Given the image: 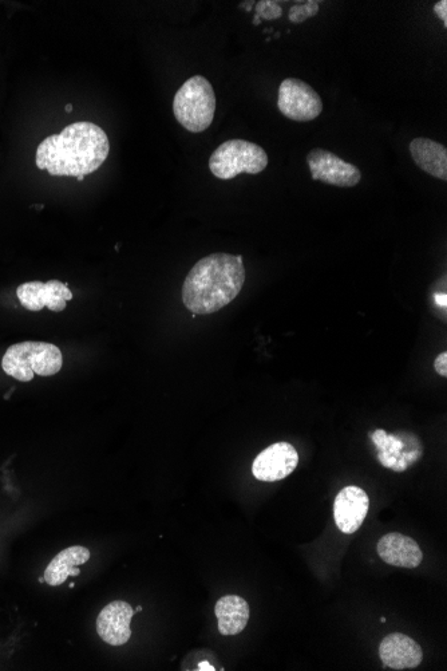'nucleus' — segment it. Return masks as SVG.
<instances>
[{
  "label": "nucleus",
  "mask_w": 447,
  "mask_h": 671,
  "mask_svg": "<svg viewBox=\"0 0 447 671\" xmlns=\"http://www.w3.org/2000/svg\"><path fill=\"white\" fill-rule=\"evenodd\" d=\"M108 134L93 122H74L39 144L35 164L55 177L87 176L108 159Z\"/></svg>",
  "instance_id": "nucleus-1"
},
{
  "label": "nucleus",
  "mask_w": 447,
  "mask_h": 671,
  "mask_svg": "<svg viewBox=\"0 0 447 671\" xmlns=\"http://www.w3.org/2000/svg\"><path fill=\"white\" fill-rule=\"evenodd\" d=\"M245 275L243 256L225 252L209 255L185 278L183 303L192 314H215L239 296Z\"/></svg>",
  "instance_id": "nucleus-2"
},
{
  "label": "nucleus",
  "mask_w": 447,
  "mask_h": 671,
  "mask_svg": "<svg viewBox=\"0 0 447 671\" xmlns=\"http://www.w3.org/2000/svg\"><path fill=\"white\" fill-rule=\"evenodd\" d=\"M63 366L59 347L46 342H21L10 346L3 355L2 369L7 376L21 382L34 380L35 374L51 377Z\"/></svg>",
  "instance_id": "nucleus-3"
},
{
  "label": "nucleus",
  "mask_w": 447,
  "mask_h": 671,
  "mask_svg": "<svg viewBox=\"0 0 447 671\" xmlns=\"http://www.w3.org/2000/svg\"><path fill=\"white\" fill-rule=\"evenodd\" d=\"M215 112V90L203 76L189 78L174 96V117L188 132L203 133L212 125Z\"/></svg>",
  "instance_id": "nucleus-4"
},
{
  "label": "nucleus",
  "mask_w": 447,
  "mask_h": 671,
  "mask_svg": "<svg viewBox=\"0 0 447 671\" xmlns=\"http://www.w3.org/2000/svg\"><path fill=\"white\" fill-rule=\"evenodd\" d=\"M267 167L268 155L264 149L245 140L225 141L209 160L212 175L220 180H232L241 173L257 175Z\"/></svg>",
  "instance_id": "nucleus-5"
},
{
  "label": "nucleus",
  "mask_w": 447,
  "mask_h": 671,
  "mask_svg": "<svg viewBox=\"0 0 447 671\" xmlns=\"http://www.w3.org/2000/svg\"><path fill=\"white\" fill-rule=\"evenodd\" d=\"M278 108L288 120L310 122L322 114L323 102L306 82L287 78L279 88Z\"/></svg>",
  "instance_id": "nucleus-6"
},
{
  "label": "nucleus",
  "mask_w": 447,
  "mask_h": 671,
  "mask_svg": "<svg viewBox=\"0 0 447 671\" xmlns=\"http://www.w3.org/2000/svg\"><path fill=\"white\" fill-rule=\"evenodd\" d=\"M312 180L322 181L332 187L352 188L362 180V173L355 165L348 164L326 149H312L307 155Z\"/></svg>",
  "instance_id": "nucleus-7"
},
{
  "label": "nucleus",
  "mask_w": 447,
  "mask_h": 671,
  "mask_svg": "<svg viewBox=\"0 0 447 671\" xmlns=\"http://www.w3.org/2000/svg\"><path fill=\"white\" fill-rule=\"evenodd\" d=\"M299 464L296 449L288 442H276L257 455L252 465L253 476L264 483H275L292 475Z\"/></svg>",
  "instance_id": "nucleus-8"
},
{
  "label": "nucleus",
  "mask_w": 447,
  "mask_h": 671,
  "mask_svg": "<svg viewBox=\"0 0 447 671\" xmlns=\"http://www.w3.org/2000/svg\"><path fill=\"white\" fill-rule=\"evenodd\" d=\"M17 296L26 310L38 313L43 310V307H47L54 313H62L67 307V302L73 299V292L69 290L66 283L50 280L46 283H23L18 287Z\"/></svg>",
  "instance_id": "nucleus-9"
},
{
  "label": "nucleus",
  "mask_w": 447,
  "mask_h": 671,
  "mask_svg": "<svg viewBox=\"0 0 447 671\" xmlns=\"http://www.w3.org/2000/svg\"><path fill=\"white\" fill-rule=\"evenodd\" d=\"M370 499L362 488L350 485L336 496L334 519L339 530L346 535L355 534L369 513Z\"/></svg>",
  "instance_id": "nucleus-10"
},
{
  "label": "nucleus",
  "mask_w": 447,
  "mask_h": 671,
  "mask_svg": "<svg viewBox=\"0 0 447 671\" xmlns=\"http://www.w3.org/2000/svg\"><path fill=\"white\" fill-rule=\"evenodd\" d=\"M134 610L129 603L116 601L102 609L97 618V633L110 646H122L132 637L130 622Z\"/></svg>",
  "instance_id": "nucleus-11"
},
{
  "label": "nucleus",
  "mask_w": 447,
  "mask_h": 671,
  "mask_svg": "<svg viewBox=\"0 0 447 671\" xmlns=\"http://www.w3.org/2000/svg\"><path fill=\"white\" fill-rule=\"evenodd\" d=\"M379 657L389 669H415L422 663L423 651L414 639L395 633L383 638L379 646Z\"/></svg>",
  "instance_id": "nucleus-12"
},
{
  "label": "nucleus",
  "mask_w": 447,
  "mask_h": 671,
  "mask_svg": "<svg viewBox=\"0 0 447 671\" xmlns=\"http://www.w3.org/2000/svg\"><path fill=\"white\" fill-rule=\"evenodd\" d=\"M377 551L379 558L390 566L399 568H417L422 563L423 554L418 543L397 532H391L379 540Z\"/></svg>",
  "instance_id": "nucleus-13"
},
{
  "label": "nucleus",
  "mask_w": 447,
  "mask_h": 671,
  "mask_svg": "<svg viewBox=\"0 0 447 671\" xmlns=\"http://www.w3.org/2000/svg\"><path fill=\"white\" fill-rule=\"evenodd\" d=\"M414 163L435 179L447 180V149L430 138H415L410 142Z\"/></svg>",
  "instance_id": "nucleus-14"
},
{
  "label": "nucleus",
  "mask_w": 447,
  "mask_h": 671,
  "mask_svg": "<svg viewBox=\"0 0 447 671\" xmlns=\"http://www.w3.org/2000/svg\"><path fill=\"white\" fill-rule=\"evenodd\" d=\"M215 615L219 621V631L224 637L240 634L249 621V605L237 595H225L217 601Z\"/></svg>",
  "instance_id": "nucleus-15"
},
{
  "label": "nucleus",
  "mask_w": 447,
  "mask_h": 671,
  "mask_svg": "<svg viewBox=\"0 0 447 671\" xmlns=\"http://www.w3.org/2000/svg\"><path fill=\"white\" fill-rule=\"evenodd\" d=\"M90 551L86 547L74 546L59 552L45 570V582L57 587L65 583L69 576L81 574L78 566L89 562Z\"/></svg>",
  "instance_id": "nucleus-16"
},
{
  "label": "nucleus",
  "mask_w": 447,
  "mask_h": 671,
  "mask_svg": "<svg viewBox=\"0 0 447 671\" xmlns=\"http://www.w3.org/2000/svg\"><path fill=\"white\" fill-rule=\"evenodd\" d=\"M319 2H307L304 5H295L290 9V18L291 22L294 23H303L307 19L314 18L316 14L319 13Z\"/></svg>",
  "instance_id": "nucleus-17"
},
{
  "label": "nucleus",
  "mask_w": 447,
  "mask_h": 671,
  "mask_svg": "<svg viewBox=\"0 0 447 671\" xmlns=\"http://www.w3.org/2000/svg\"><path fill=\"white\" fill-rule=\"evenodd\" d=\"M256 15L264 21H275V19L282 18L283 10L278 2L274 0H260L256 5Z\"/></svg>",
  "instance_id": "nucleus-18"
},
{
  "label": "nucleus",
  "mask_w": 447,
  "mask_h": 671,
  "mask_svg": "<svg viewBox=\"0 0 447 671\" xmlns=\"http://www.w3.org/2000/svg\"><path fill=\"white\" fill-rule=\"evenodd\" d=\"M434 369L437 371V374L439 376L446 378L447 377V353L439 354L437 358H435L434 362Z\"/></svg>",
  "instance_id": "nucleus-19"
},
{
  "label": "nucleus",
  "mask_w": 447,
  "mask_h": 671,
  "mask_svg": "<svg viewBox=\"0 0 447 671\" xmlns=\"http://www.w3.org/2000/svg\"><path fill=\"white\" fill-rule=\"evenodd\" d=\"M434 13L439 19L443 22V25L447 27V2L446 0H441L437 5L434 6Z\"/></svg>",
  "instance_id": "nucleus-20"
},
{
  "label": "nucleus",
  "mask_w": 447,
  "mask_h": 671,
  "mask_svg": "<svg viewBox=\"0 0 447 671\" xmlns=\"http://www.w3.org/2000/svg\"><path fill=\"white\" fill-rule=\"evenodd\" d=\"M71 110H73V105H70V104L67 105V106H66V112H67V113H70Z\"/></svg>",
  "instance_id": "nucleus-21"
},
{
  "label": "nucleus",
  "mask_w": 447,
  "mask_h": 671,
  "mask_svg": "<svg viewBox=\"0 0 447 671\" xmlns=\"http://www.w3.org/2000/svg\"><path fill=\"white\" fill-rule=\"evenodd\" d=\"M138 611H142V607L138 606L136 610H134V614L138 613Z\"/></svg>",
  "instance_id": "nucleus-22"
},
{
  "label": "nucleus",
  "mask_w": 447,
  "mask_h": 671,
  "mask_svg": "<svg viewBox=\"0 0 447 671\" xmlns=\"http://www.w3.org/2000/svg\"><path fill=\"white\" fill-rule=\"evenodd\" d=\"M77 180H78V181H83V180H85V177H83V176H79V177H77Z\"/></svg>",
  "instance_id": "nucleus-23"
}]
</instances>
